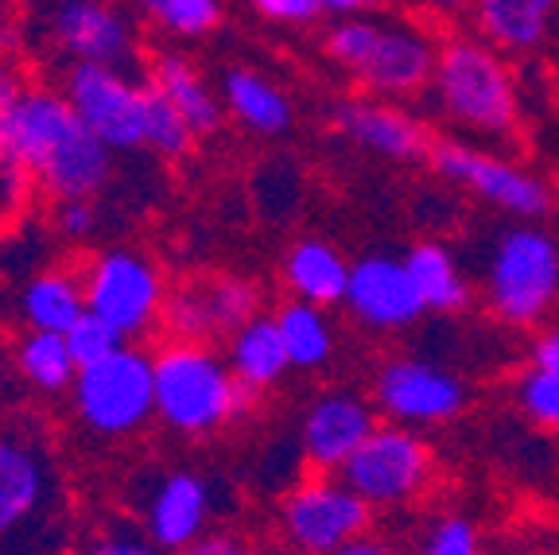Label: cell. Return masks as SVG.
Segmentation results:
<instances>
[{
    "label": "cell",
    "instance_id": "6da1fadb",
    "mask_svg": "<svg viewBox=\"0 0 559 555\" xmlns=\"http://www.w3.org/2000/svg\"><path fill=\"white\" fill-rule=\"evenodd\" d=\"M0 140L32 175L35 191L59 199H94L114 175V147H105L67 90L27 86V94L0 117Z\"/></svg>",
    "mask_w": 559,
    "mask_h": 555
},
{
    "label": "cell",
    "instance_id": "7a4b0ae2",
    "mask_svg": "<svg viewBox=\"0 0 559 555\" xmlns=\"http://www.w3.org/2000/svg\"><path fill=\"white\" fill-rule=\"evenodd\" d=\"M67 540V489L47 439L0 432V555H62Z\"/></svg>",
    "mask_w": 559,
    "mask_h": 555
},
{
    "label": "cell",
    "instance_id": "3957f363",
    "mask_svg": "<svg viewBox=\"0 0 559 555\" xmlns=\"http://www.w3.org/2000/svg\"><path fill=\"white\" fill-rule=\"evenodd\" d=\"M431 94L443 117L459 129L486 140H513L521 125L516 79L506 51L481 35H451L439 44Z\"/></svg>",
    "mask_w": 559,
    "mask_h": 555
},
{
    "label": "cell",
    "instance_id": "277c9868",
    "mask_svg": "<svg viewBox=\"0 0 559 555\" xmlns=\"http://www.w3.org/2000/svg\"><path fill=\"white\" fill-rule=\"evenodd\" d=\"M156 365V420L179 435H210L249 412L253 392L237 381L210 342L167 339L152 354Z\"/></svg>",
    "mask_w": 559,
    "mask_h": 555
},
{
    "label": "cell",
    "instance_id": "5b68a950",
    "mask_svg": "<svg viewBox=\"0 0 559 555\" xmlns=\"http://www.w3.org/2000/svg\"><path fill=\"white\" fill-rule=\"evenodd\" d=\"M481 304L501 327L528 330L559 304V241L540 226H513L493 241L481 276Z\"/></svg>",
    "mask_w": 559,
    "mask_h": 555
},
{
    "label": "cell",
    "instance_id": "8992f818",
    "mask_svg": "<svg viewBox=\"0 0 559 555\" xmlns=\"http://www.w3.org/2000/svg\"><path fill=\"white\" fill-rule=\"evenodd\" d=\"M70 392L74 412L90 432L102 439H124L156 416V365L152 354L124 342L109 357L79 365Z\"/></svg>",
    "mask_w": 559,
    "mask_h": 555
},
{
    "label": "cell",
    "instance_id": "52a82bcc",
    "mask_svg": "<svg viewBox=\"0 0 559 555\" xmlns=\"http://www.w3.org/2000/svg\"><path fill=\"white\" fill-rule=\"evenodd\" d=\"M373 505L342 474H307L280 497V536L299 555H326L373 532Z\"/></svg>",
    "mask_w": 559,
    "mask_h": 555
},
{
    "label": "cell",
    "instance_id": "ba28073f",
    "mask_svg": "<svg viewBox=\"0 0 559 555\" xmlns=\"http://www.w3.org/2000/svg\"><path fill=\"white\" fill-rule=\"evenodd\" d=\"M373 509H404L416 505L436 482V451L419 427L377 424L373 435L349 454L338 470Z\"/></svg>",
    "mask_w": 559,
    "mask_h": 555
},
{
    "label": "cell",
    "instance_id": "9c48e42d",
    "mask_svg": "<svg viewBox=\"0 0 559 555\" xmlns=\"http://www.w3.org/2000/svg\"><path fill=\"white\" fill-rule=\"evenodd\" d=\"M428 164L454 187H466L474 199L489 202L493 210L521 222H540L551 214V191L540 175L513 164L493 147L466 144L454 137H436Z\"/></svg>",
    "mask_w": 559,
    "mask_h": 555
},
{
    "label": "cell",
    "instance_id": "30bf717a",
    "mask_svg": "<svg viewBox=\"0 0 559 555\" xmlns=\"http://www.w3.org/2000/svg\"><path fill=\"white\" fill-rule=\"evenodd\" d=\"M86 307L114 322L124 339H140L159 327L167 287L156 264L136 249H105L82 264Z\"/></svg>",
    "mask_w": 559,
    "mask_h": 555
},
{
    "label": "cell",
    "instance_id": "8fae6325",
    "mask_svg": "<svg viewBox=\"0 0 559 555\" xmlns=\"http://www.w3.org/2000/svg\"><path fill=\"white\" fill-rule=\"evenodd\" d=\"M67 97L86 121V129L114 152L144 147V109H148V82L132 79L121 67L102 62H74L67 70Z\"/></svg>",
    "mask_w": 559,
    "mask_h": 555
},
{
    "label": "cell",
    "instance_id": "7c38bea8",
    "mask_svg": "<svg viewBox=\"0 0 559 555\" xmlns=\"http://www.w3.org/2000/svg\"><path fill=\"white\" fill-rule=\"evenodd\" d=\"M373 404L389 424L439 427L466 412V385L428 357H389L373 377Z\"/></svg>",
    "mask_w": 559,
    "mask_h": 555
},
{
    "label": "cell",
    "instance_id": "4fadbf2b",
    "mask_svg": "<svg viewBox=\"0 0 559 555\" xmlns=\"http://www.w3.org/2000/svg\"><path fill=\"white\" fill-rule=\"evenodd\" d=\"M47 39L70 62H102L129 70L136 62L132 20L109 0H51L44 12Z\"/></svg>",
    "mask_w": 559,
    "mask_h": 555
},
{
    "label": "cell",
    "instance_id": "5bb4252c",
    "mask_svg": "<svg viewBox=\"0 0 559 555\" xmlns=\"http://www.w3.org/2000/svg\"><path fill=\"white\" fill-rule=\"evenodd\" d=\"M342 304L358 327L377 330V334L408 330L428 315V304H424L404 257H384V252L361 257L349 269V287Z\"/></svg>",
    "mask_w": 559,
    "mask_h": 555
},
{
    "label": "cell",
    "instance_id": "9a60e30c",
    "mask_svg": "<svg viewBox=\"0 0 559 555\" xmlns=\"http://www.w3.org/2000/svg\"><path fill=\"white\" fill-rule=\"evenodd\" d=\"M377 416L381 412L373 400L358 397V392H323L307 404L304 420H299V454L319 474H338L349 462V454L358 451L373 435V427L381 424Z\"/></svg>",
    "mask_w": 559,
    "mask_h": 555
},
{
    "label": "cell",
    "instance_id": "2e32d148",
    "mask_svg": "<svg viewBox=\"0 0 559 555\" xmlns=\"http://www.w3.org/2000/svg\"><path fill=\"white\" fill-rule=\"evenodd\" d=\"M334 129L349 144H358L361 152H373L389 164H428L431 144H436L431 129L416 114L373 94L346 97L334 105Z\"/></svg>",
    "mask_w": 559,
    "mask_h": 555
},
{
    "label": "cell",
    "instance_id": "e0dca14e",
    "mask_svg": "<svg viewBox=\"0 0 559 555\" xmlns=\"http://www.w3.org/2000/svg\"><path fill=\"white\" fill-rule=\"evenodd\" d=\"M210 517H214V486L199 470H171V474L156 477L140 501L144 532L167 555L183 552L194 540L206 536Z\"/></svg>",
    "mask_w": 559,
    "mask_h": 555
},
{
    "label": "cell",
    "instance_id": "ac0fdd59",
    "mask_svg": "<svg viewBox=\"0 0 559 555\" xmlns=\"http://www.w3.org/2000/svg\"><path fill=\"white\" fill-rule=\"evenodd\" d=\"M439 44H431V35L416 24H381V39L373 47V59L358 74V86L373 97H416L419 90L431 86L436 74Z\"/></svg>",
    "mask_w": 559,
    "mask_h": 555
},
{
    "label": "cell",
    "instance_id": "d6986e66",
    "mask_svg": "<svg viewBox=\"0 0 559 555\" xmlns=\"http://www.w3.org/2000/svg\"><path fill=\"white\" fill-rule=\"evenodd\" d=\"M474 27L506 55L536 51L551 35L559 0H474Z\"/></svg>",
    "mask_w": 559,
    "mask_h": 555
},
{
    "label": "cell",
    "instance_id": "ffe728a7",
    "mask_svg": "<svg viewBox=\"0 0 559 555\" xmlns=\"http://www.w3.org/2000/svg\"><path fill=\"white\" fill-rule=\"evenodd\" d=\"M86 284L82 272L70 269H39L24 276L16 295V315L27 330H55L67 334L86 315Z\"/></svg>",
    "mask_w": 559,
    "mask_h": 555
},
{
    "label": "cell",
    "instance_id": "44dd1931",
    "mask_svg": "<svg viewBox=\"0 0 559 555\" xmlns=\"http://www.w3.org/2000/svg\"><path fill=\"white\" fill-rule=\"evenodd\" d=\"M144 79L171 97V105L194 129V137H210V132L222 129L226 102L206 86V79L194 70L191 59H183V55H175V51H159L156 59L148 62V70H144Z\"/></svg>",
    "mask_w": 559,
    "mask_h": 555
},
{
    "label": "cell",
    "instance_id": "7402d4cb",
    "mask_svg": "<svg viewBox=\"0 0 559 555\" xmlns=\"http://www.w3.org/2000/svg\"><path fill=\"white\" fill-rule=\"evenodd\" d=\"M229 369L237 374V381L253 392H269L284 381V374L292 369L288 346L280 339V327L272 315H257L253 322H245L229 339V354H226Z\"/></svg>",
    "mask_w": 559,
    "mask_h": 555
},
{
    "label": "cell",
    "instance_id": "603a6c76",
    "mask_svg": "<svg viewBox=\"0 0 559 555\" xmlns=\"http://www.w3.org/2000/svg\"><path fill=\"white\" fill-rule=\"evenodd\" d=\"M349 269L346 257L334 249L331 241H319V237H304L288 249V261H284V280H288V292L296 299L319 307H334L346 299L349 287Z\"/></svg>",
    "mask_w": 559,
    "mask_h": 555
},
{
    "label": "cell",
    "instance_id": "cb8c5ba5",
    "mask_svg": "<svg viewBox=\"0 0 559 555\" xmlns=\"http://www.w3.org/2000/svg\"><path fill=\"white\" fill-rule=\"evenodd\" d=\"M404 264L431 315H463L474 304V284L443 241H416L404 252Z\"/></svg>",
    "mask_w": 559,
    "mask_h": 555
},
{
    "label": "cell",
    "instance_id": "d4e9b609",
    "mask_svg": "<svg viewBox=\"0 0 559 555\" xmlns=\"http://www.w3.org/2000/svg\"><path fill=\"white\" fill-rule=\"evenodd\" d=\"M222 102L234 114V121H241L257 137H284L292 129L288 94L249 67H234L222 79Z\"/></svg>",
    "mask_w": 559,
    "mask_h": 555
},
{
    "label": "cell",
    "instance_id": "484cf974",
    "mask_svg": "<svg viewBox=\"0 0 559 555\" xmlns=\"http://www.w3.org/2000/svg\"><path fill=\"white\" fill-rule=\"evenodd\" d=\"M272 319H276L280 339L288 346L292 369H319L334 357V327L326 319V307L292 295Z\"/></svg>",
    "mask_w": 559,
    "mask_h": 555
},
{
    "label": "cell",
    "instance_id": "4316f807",
    "mask_svg": "<svg viewBox=\"0 0 559 555\" xmlns=\"http://www.w3.org/2000/svg\"><path fill=\"white\" fill-rule=\"evenodd\" d=\"M16 369L32 389L67 392L79 377V357L70 350L67 334L55 330H27L16 342Z\"/></svg>",
    "mask_w": 559,
    "mask_h": 555
},
{
    "label": "cell",
    "instance_id": "83f0119b",
    "mask_svg": "<svg viewBox=\"0 0 559 555\" xmlns=\"http://www.w3.org/2000/svg\"><path fill=\"white\" fill-rule=\"evenodd\" d=\"M199 284H202V299H206L214 339H222V334L234 339L245 322H253L261 315V287L253 280L214 276V280H199Z\"/></svg>",
    "mask_w": 559,
    "mask_h": 555
},
{
    "label": "cell",
    "instance_id": "f1b7e54d",
    "mask_svg": "<svg viewBox=\"0 0 559 555\" xmlns=\"http://www.w3.org/2000/svg\"><path fill=\"white\" fill-rule=\"evenodd\" d=\"M148 82V79H144ZM194 129L187 117L171 105L164 90L148 82V109H144V147H152L159 160H187L194 147Z\"/></svg>",
    "mask_w": 559,
    "mask_h": 555
},
{
    "label": "cell",
    "instance_id": "f546056e",
    "mask_svg": "<svg viewBox=\"0 0 559 555\" xmlns=\"http://www.w3.org/2000/svg\"><path fill=\"white\" fill-rule=\"evenodd\" d=\"M136 4L175 39H202L222 24V0H136Z\"/></svg>",
    "mask_w": 559,
    "mask_h": 555
},
{
    "label": "cell",
    "instance_id": "4dcf8cb0",
    "mask_svg": "<svg viewBox=\"0 0 559 555\" xmlns=\"http://www.w3.org/2000/svg\"><path fill=\"white\" fill-rule=\"evenodd\" d=\"M381 39V24L373 16H338L323 35V47H326V59L334 67H342L346 74L358 79L366 62L373 59V47Z\"/></svg>",
    "mask_w": 559,
    "mask_h": 555
},
{
    "label": "cell",
    "instance_id": "1f68e13d",
    "mask_svg": "<svg viewBox=\"0 0 559 555\" xmlns=\"http://www.w3.org/2000/svg\"><path fill=\"white\" fill-rule=\"evenodd\" d=\"M404 555H486V540L466 512H439L419 529Z\"/></svg>",
    "mask_w": 559,
    "mask_h": 555
},
{
    "label": "cell",
    "instance_id": "d6a6232c",
    "mask_svg": "<svg viewBox=\"0 0 559 555\" xmlns=\"http://www.w3.org/2000/svg\"><path fill=\"white\" fill-rule=\"evenodd\" d=\"M159 330L175 342H214V327H210V311H206V299H202L199 280L167 292Z\"/></svg>",
    "mask_w": 559,
    "mask_h": 555
},
{
    "label": "cell",
    "instance_id": "836d02e7",
    "mask_svg": "<svg viewBox=\"0 0 559 555\" xmlns=\"http://www.w3.org/2000/svg\"><path fill=\"white\" fill-rule=\"evenodd\" d=\"M516 404L536 427L544 432H559V374H544V369H528L516 381Z\"/></svg>",
    "mask_w": 559,
    "mask_h": 555
},
{
    "label": "cell",
    "instance_id": "e575fe53",
    "mask_svg": "<svg viewBox=\"0 0 559 555\" xmlns=\"http://www.w3.org/2000/svg\"><path fill=\"white\" fill-rule=\"evenodd\" d=\"M67 342H70V350H74V357H79V365H90V362H97V357H109L114 350H121L129 339H124L114 322H105L102 315L86 311L67 330Z\"/></svg>",
    "mask_w": 559,
    "mask_h": 555
},
{
    "label": "cell",
    "instance_id": "d590c367",
    "mask_svg": "<svg viewBox=\"0 0 559 555\" xmlns=\"http://www.w3.org/2000/svg\"><path fill=\"white\" fill-rule=\"evenodd\" d=\"M32 175L20 167V160L9 152V144L0 140V229L16 222L27 210V194H32Z\"/></svg>",
    "mask_w": 559,
    "mask_h": 555
},
{
    "label": "cell",
    "instance_id": "8d00e7d4",
    "mask_svg": "<svg viewBox=\"0 0 559 555\" xmlns=\"http://www.w3.org/2000/svg\"><path fill=\"white\" fill-rule=\"evenodd\" d=\"M74 555H167L159 544H152L148 532L132 524H109L97 536H90Z\"/></svg>",
    "mask_w": 559,
    "mask_h": 555
},
{
    "label": "cell",
    "instance_id": "74e56055",
    "mask_svg": "<svg viewBox=\"0 0 559 555\" xmlns=\"http://www.w3.org/2000/svg\"><path fill=\"white\" fill-rule=\"evenodd\" d=\"M249 4L272 24H314L319 16H326L323 0H249Z\"/></svg>",
    "mask_w": 559,
    "mask_h": 555
},
{
    "label": "cell",
    "instance_id": "f35d334b",
    "mask_svg": "<svg viewBox=\"0 0 559 555\" xmlns=\"http://www.w3.org/2000/svg\"><path fill=\"white\" fill-rule=\"evenodd\" d=\"M55 229H59L62 237H90L97 226V206L94 199H59L55 202Z\"/></svg>",
    "mask_w": 559,
    "mask_h": 555
},
{
    "label": "cell",
    "instance_id": "ab89813d",
    "mask_svg": "<svg viewBox=\"0 0 559 555\" xmlns=\"http://www.w3.org/2000/svg\"><path fill=\"white\" fill-rule=\"evenodd\" d=\"M175 555H253V547L245 544L241 536H234V532H206L202 540H194L191 547Z\"/></svg>",
    "mask_w": 559,
    "mask_h": 555
},
{
    "label": "cell",
    "instance_id": "60d3db41",
    "mask_svg": "<svg viewBox=\"0 0 559 555\" xmlns=\"http://www.w3.org/2000/svg\"><path fill=\"white\" fill-rule=\"evenodd\" d=\"M27 86H32V79H27L16 62H9V59L0 62V117L9 114L12 105H16L20 97L27 94Z\"/></svg>",
    "mask_w": 559,
    "mask_h": 555
},
{
    "label": "cell",
    "instance_id": "b9f144b4",
    "mask_svg": "<svg viewBox=\"0 0 559 555\" xmlns=\"http://www.w3.org/2000/svg\"><path fill=\"white\" fill-rule=\"evenodd\" d=\"M533 369L559 374V327H548L540 339L533 342Z\"/></svg>",
    "mask_w": 559,
    "mask_h": 555
},
{
    "label": "cell",
    "instance_id": "7bdbcfd3",
    "mask_svg": "<svg viewBox=\"0 0 559 555\" xmlns=\"http://www.w3.org/2000/svg\"><path fill=\"white\" fill-rule=\"evenodd\" d=\"M326 555H396V552H393V544H389V540H381V536H373V532H366V536L349 540V544L334 547V552H326Z\"/></svg>",
    "mask_w": 559,
    "mask_h": 555
},
{
    "label": "cell",
    "instance_id": "ee69618b",
    "mask_svg": "<svg viewBox=\"0 0 559 555\" xmlns=\"http://www.w3.org/2000/svg\"><path fill=\"white\" fill-rule=\"evenodd\" d=\"M331 16H369V12L389 9L393 0H323Z\"/></svg>",
    "mask_w": 559,
    "mask_h": 555
},
{
    "label": "cell",
    "instance_id": "f6af8a7d",
    "mask_svg": "<svg viewBox=\"0 0 559 555\" xmlns=\"http://www.w3.org/2000/svg\"><path fill=\"white\" fill-rule=\"evenodd\" d=\"M498 555H556V547L544 544V540H533V536H513L498 547Z\"/></svg>",
    "mask_w": 559,
    "mask_h": 555
},
{
    "label": "cell",
    "instance_id": "bcb514c9",
    "mask_svg": "<svg viewBox=\"0 0 559 555\" xmlns=\"http://www.w3.org/2000/svg\"><path fill=\"white\" fill-rule=\"evenodd\" d=\"M419 9L436 12V16H459V12H471L474 0H416Z\"/></svg>",
    "mask_w": 559,
    "mask_h": 555
},
{
    "label": "cell",
    "instance_id": "7dc6e473",
    "mask_svg": "<svg viewBox=\"0 0 559 555\" xmlns=\"http://www.w3.org/2000/svg\"><path fill=\"white\" fill-rule=\"evenodd\" d=\"M12 39H16V24H12L9 0H0V62L9 59V51H12Z\"/></svg>",
    "mask_w": 559,
    "mask_h": 555
},
{
    "label": "cell",
    "instance_id": "c3c4849f",
    "mask_svg": "<svg viewBox=\"0 0 559 555\" xmlns=\"http://www.w3.org/2000/svg\"><path fill=\"white\" fill-rule=\"evenodd\" d=\"M272 555H299V552H272Z\"/></svg>",
    "mask_w": 559,
    "mask_h": 555
}]
</instances>
